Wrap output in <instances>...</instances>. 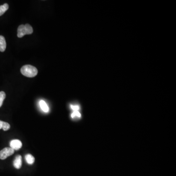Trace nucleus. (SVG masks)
<instances>
[{
    "mask_svg": "<svg viewBox=\"0 0 176 176\" xmlns=\"http://www.w3.org/2000/svg\"><path fill=\"white\" fill-rule=\"evenodd\" d=\"M21 73L26 77H34L38 74V70L31 65H25L21 69Z\"/></svg>",
    "mask_w": 176,
    "mask_h": 176,
    "instance_id": "nucleus-1",
    "label": "nucleus"
},
{
    "mask_svg": "<svg viewBox=\"0 0 176 176\" xmlns=\"http://www.w3.org/2000/svg\"><path fill=\"white\" fill-rule=\"evenodd\" d=\"M34 32L33 28L29 24L21 25L18 27L17 30V36L19 38H22L25 35L31 34Z\"/></svg>",
    "mask_w": 176,
    "mask_h": 176,
    "instance_id": "nucleus-2",
    "label": "nucleus"
},
{
    "mask_svg": "<svg viewBox=\"0 0 176 176\" xmlns=\"http://www.w3.org/2000/svg\"><path fill=\"white\" fill-rule=\"evenodd\" d=\"M15 151L11 147H6L5 148L0 151V159H6L7 158L11 156L14 153Z\"/></svg>",
    "mask_w": 176,
    "mask_h": 176,
    "instance_id": "nucleus-3",
    "label": "nucleus"
},
{
    "mask_svg": "<svg viewBox=\"0 0 176 176\" xmlns=\"http://www.w3.org/2000/svg\"><path fill=\"white\" fill-rule=\"evenodd\" d=\"M10 146L14 150H19L22 147V143L19 139H13L10 142Z\"/></svg>",
    "mask_w": 176,
    "mask_h": 176,
    "instance_id": "nucleus-4",
    "label": "nucleus"
},
{
    "mask_svg": "<svg viewBox=\"0 0 176 176\" xmlns=\"http://www.w3.org/2000/svg\"><path fill=\"white\" fill-rule=\"evenodd\" d=\"M22 158L21 155H17L13 162V166L17 169H20L22 165Z\"/></svg>",
    "mask_w": 176,
    "mask_h": 176,
    "instance_id": "nucleus-5",
    "label": "nucleus"
},
{
    "mask_svg": "<svg viewBox=\"0 0 176 176\" xmlns=\"http://www.w3.org/2000/svg\"><path fill=\"white\" fill-rule=\"evenodd\" d=\"M7 47V43L5 37L3 36L0 35V51H5Z\"/></svg>",
    "mask_w": 176,
    "mask_h": 176,
    "instance_id": "nucleus-6",
    "label": "nucleus"
},
{
    "mask_svg": "<svg viewBox=\"0 0 176 176\" xmlns=\"http://www.w3.org/2000/svg\"><path fill=\"white\" fill-rule=\"evenodd\" d=\"M10 125L8 123L0 121V129H2L3 131H7L10 129Z\"/></svg>",
    "mask_w": 176,
    "mask_h": 176,
    "instance_id": "nucleus-7",
    "label": "nucleus"
},
{
    "mask_svg": "<svg viewBox=\"0 0 176 176\" xmlns=\"http://www.w3.org/2000/svg\"><path fill=\"white\" fill-rule=\"evenodd\" d=\"M25 159H26V162L28 164H33L35 162V158L33 155L31 154H27L25 156Z\"/></svg>",
    "mask_w": 176,
    "mask_h": 176,
    "instance_id": "nucleus-8",
    "label": "nucleus"
},
{
    "mask_svg": "<svg viewBox=\"0 0 176 176\" xmlns=\"http://www.w3.org/2000/svg\"><path fill=\"white\" fill-rule=\"evenodd\" d=\"M39 104H40L41 108L44 111H45L46 113H47V112L49 111V107H48L47 103H46L45 101H41L40 102H39Z\"/></svg>",
    "mask_w": 176,
    "mask_h": 176,
    "instance_id": "nucleus-9",
    "label": "nucleus"
},
{
    "mask_svg": "<svg viewBox=\"0 0 176 176\" xmlns=\"http://www.w3.org/2000/svg\"><path fill=\"white\" fill-rule=\"evenodd\" d=\"M9 8V6L8 3H6L3 5L0 6V16L5 13Z\"/></svg>",
    "mask_w": 176,
    "mask_h": 176,
    "instance_id": "nucleus-10",
    "label": "nucleus"
},
{
    "mask_svg": "<svg viewBox=\"0 0 176 176\" xmlns=\"http://www.w3.org/2000/svg\"><path fill=\"white\" fill-rule=\"evenodd\" d=\"M6 93L4 91H0V107L2 106L3 101L6 98Z\"/></svg>",
    "mask_w": 176,
    "mask_h": 176,
    "instance_id": "nucleus-11",
    "label": "nucleus"
},
{
    "mask_svg": "<svg viewBox=\"0 0 176 176\" xmlns=\"http://www.w3.org/2000/svg\"><path fill=\"white\" fill-rule=\"evenodd\" d=\"M71 117L73 119H77V118H80V113H79V111H74V112L71 115Z\"/></svg>",
    "mask_w": 176,
    "mask_h": 176,
    "instance_id": "nucleus-12",
    "label": "nucleus"
},
{
    "mask_svg": "<svg viewBox=\"0 0 176 176\" xmlns=\"http://www.w3.org/2000/svg\"><path fill=\"white\" fill-rule=\"evenodd\" d=\"M70 108L74 111H78L79 109V106L78 105H70Z\"/></svg>",
    "mask_w": 176,
    "mask_h": 176,
    "instance_id": "nucleus-13",
    "label": "nucleus"
}]
</instances>
